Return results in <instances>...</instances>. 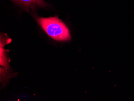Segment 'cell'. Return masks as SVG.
<instances>
[{"mask_svg":"<svg viewBox=\"0 0 134 101\" xmlns=\"http://www.w3.org/2000/svg\"><path fill=\"white\" fill-rule=\"evenodd\" d=\"M37 22L43 30L51 38L59 41H67L71 39L69 29L57 17H40Z\"/></svg>","mask_w":134,"mask_h":101,"instance_id":"1","label":"cell"},{"mask_svg":"<svg viewBox=\"0 0 134 101\" xmlns=\"http://www.w3.org/2000/svg\"><path fill=\"white\" fill-rule=\"evenodd\" d=\"M4 43L3 38L2 35L1 36V66H3V68H1V81L4 82L8 79L7 75L9 74V65H8L7 58L6 55V51L4 49V45L7 44Z\"/></svg>","mask_w":134,"mask_h":101,"instance_id":"2","label":"cell"},{"mask_svg":"<svg viewBox=\"0 0 134 101\" xmlns=\"http://www.w3.org/2000/svg\"><path fill=\"white\" fill-rule=\"evenodd\" d=\"M26 8L34 9L37 7H44L46 4L43 0H12Z\"/></svg>","mask_w":134,"mask_h":101,"instance_id":"3","label":"cell"}]
</instances>
